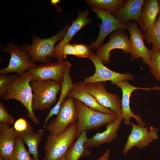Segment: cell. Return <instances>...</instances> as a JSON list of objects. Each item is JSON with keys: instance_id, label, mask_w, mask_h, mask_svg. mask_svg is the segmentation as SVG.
I'll return each mask as SVG.
<instances>
[{"instance_id": "obj_6", "label": "cell", "mask_w": 160, "mask_h": 160, "mask_svg": "<svg viewBox=\"0 0 160 160\" xmlns=\"http://www.w3.org/2000/svg\"><path fill=\"white\" fill-rule=\"evenodd\" d=\"M1 49L3 52L10 54V58L8 66L0 69V74L15 73L20 76L37 65L31 61L25 51L12 43H10L6 47L1 48Z\"/></svg>"}, {"instance_id": "obj_35", "label": "cell", "mask_w": 160, "mask_h": 160, "mask_svg": "<svg viewBox=\"0 0 160 160\" xmlns=\"http://www.w3.org/2000/svg\"><path fill=\"white\" fill-rule=\"evenodd\" d=\"M60 2V0H50V3L51 4L55 5L59 3Z\"/></svg>"}, {"instance_id": "obj_9", "label": "cell", "mask_w": 160, "mask_h": 160, "mask_svg": "<svg viewBox=\"0 0 160 160\" xmlns=\"http://www.w3.org/2000/svg\"><path fill=\"white\" fill-rule=\"evenodd\" d=\"M69 63L68 61L58 59L55 63L37 65L28 71L31 82L52 80L62 83L65 69Z\"/></svg>"}, {"instance_id": "obj_17", "label": "cell", "mask_w": 160, "mask_h": 160, "mask_svg": "<svg viewBox=\"0 0 160 160\" xmlns=\"http://www.w3.org/2000/svg\"><path fill=\"white\" fill-rule=\"evenodd\" d=\"M123 119L122 111L119 112L115 120L107 125L106 129L101 133L97 132L92 138L87 140L85 146L98 147L106 143H110L113 141L117 136L118 129Z\"/></svg>"}, {"instance_id": "obj_26", "label": "cell", "mask_w": 160, "mask_h": 160, "mask_svg": "<svg viewBox=\"0 0 160 160\" xmlns=\"http://www.w3.org/2000/svg\"><path fill=\"white\" fill-rule=\"evenodd\" d=\"M145 40L160 50V12L156 22L143 33Z\"/></svg>"}, {"instance_id": "obj_14", "label": "cell", "mask_w": 160, "mask_h": 160, "mask_svg": "<svg viewBox=\"0 0 160 160\" xmlns=\"http://www.w3.org/2000/svg\"><path fill=\"white\" fill-rule=\"evenodd\" d=\"M116 85L120 88L122 91L121 100V111L124 123L127 126H131L130 119H135L138 125L145 127L146 123L144 122L140 116L134 114L131 109L130 105V98L132 93L135 90H143L150 91L152 90H160L159 87L156 86L151 87H138L134 86L128 82L124 80L119 82Z\"/></svg>"}, {"instance_id": "obj_33", "label": "cell", "mask_w": 160, "mask_h": 160, "mask_svg": "<svg viewBox=\"0 0 160 160\" xmlns=\"http://www.w3.org/2000/svg\"><path fill=\"white\" fill-rule=\"evenodd\" d=\"M30 124L25 119L21 117L15 121L13 127L17 132H22L28 129Z\"/></svg>"}, {"instance_id": "obj_23", "label": "cell", "mask_w": 160, "mask_h": 160, "mask_svg": "<svg viewBox=\"0 0 160 160\" xmlns=\"http://www.w3.org/2000/svg\"><path fill=\"white\" fill-rule=\"evenodd\" d=\"M71 66V64L69 62L65 71L59 100L54 107L50 110L46 117L43 127L44 129H45L47 122L49 119L53 115L57 116V115L62 103L67 97L68 94L73 87L74 83L70 74Z\"/></svg>"}, {"instance_id": "obj_32", "label": "cell", "mask_w": 160, "mask_h": 160, "mask_svg": "<svg viewBox=\"0 0 160 160\" xmlns=\"http://www.w3.org/2000/svg\"><path fill=\"white\" fill-rule=\"evenodd\" d=\"M72 55L78 57V55L72 44L69 42L65 44L63 47L60 59L66 58L67 55Z\"/></svg>"}, {"instance_id": "obj_4", "label": "cell", "mask_w": 160, "mask_h": 160, "mask_svg": "<svg viewBox=\"0 0 160 160\" xmlns=\"http://www.w3.org/2000/svg\"><path fill=\"white\" fill-rule=\"evenodd\" d=\"M77 137L76 122L70 124L61 134L47 136L44 147L45 155L42 160H57L62 157Z\"/></svg>"}, {"instance_id": "obj_8", "label": "cell", "mask_w": 160, "mask_h": 160, "mask_svg": "<svg viewBox=\"0 0 160 160\" xmlns=\"http://www.w3.org/2000/svg\"><path fill=\"white\" fill-rule=\"evenodd\" d=\"M125 30L119 29L113 31L110 34L108 42L97 48L95 54L103 64H108L111 62V52L112 50L120 49L125 54H131L129 38Z\"/></svg>"}, {"instance_id": "obj_24", "label": "cell", "mask_w": 160, "mask_h": 160, "mask_svg": "<svg viewBox=\"0 0 160 160\" xmlns=\"http://www.w3.org/2000/svg\"><path fill=\"white\" fill-rule=\"evenodd\" d=\"M87 139L86 131H83L68 150L66 160H79L81 157L88 155L90 152L84 145Z\"/></svg>"}, {"instance_id": "obj_16", "label": "cell", "mask_w": 160, "mask_h": 160, "mask_svg": "<svg viewBox=\"0 0 160 160\" xmlns=\"http://www.w3.org/2000/svg\"><path fill=\"white\" fill-rule=\"evenodd\" d=\"M86 84L83 81L74 83L68 97L78 100L87 106L98 111L108 114H115L110 109L100 105L95 98L87 92Z\"/></svg>"}, {"instance_id": "obj_36", "label": "cell", "mask_w": 160, "mask_h": 160, "mask_svg": "<svg viewBox=\"0 0 160 160\" xmlns=\"http://www.w3.org/2000/svg\"><path fill=\"white\" fill-rule=\"evenodd\" d=\"M57 160H66V153L62 157Z\"/></svg>"}, {"instance_id": "obj_34", "label": "cell", "mask_w": 160, "mask_h": 160, "mask_svg": "<svg viewBox=\"0 0 160 160\" xmlns=\"http://www.w3.org/2000/svg\"><path fill=\"white\" fill-rule=\"evenodd\" d=\"M110 151L107 150L103 155L97 160H109Z\"/></svg>"}, {"instance_id": "obj_31", "label": "cell", "mask_w": 160, "mask_h": 160, "mask_svg": "<svg viewBox=\"0 0 160 160\" xmlns=\"http://www.w3.org/2000/svg\"><path fill=\"white\" fill-rule=\"evenodd\" d=\"M73 44L78 55V57H89L92 52V49L89 45L82 44Z\"/></svg>"}, {"instance_id": "obj_15", "label": "cell", "mask_w": 160, "mask_h": 160, "mask_svg": "<svg viewBox=\"0 0 160 160\" xmlns=\"http://www.w3.org/2000/svg\"><path fill=\"white\" fill-rule=\"evenodd\" d=\"M86 88L87 92L102 106L110 108L117 115L121 111V100L119 96L107 91L102 82L86 84Z\"/></svg>"}, {"instance_id": "obj_19", "label": "cell", "mask_w": 160, "mask_h": 160, "mask_svg": "<svg viewBox=\"0 0 160 160\" xmlns=\"http://www.w3.org/2000/svg\"><path fill=\"white\" fill-rule=\"evenodd\" d=\"M89 11H79L77 18L72 22L63 39L54 47L56 58L60 59L62 48L66 43L69 42L76 33L82 28L92 20L88 18Z\"/></svg>"}, {"instance_id": "obj_3", "label": "cell", "mask_w": 160, "mask_h": 160, "mask_svg": "<svg viewBox=\"0 0 160 160\" xmlns=\"http://www.w3.org/2000/svg\"><path fill=\"white\" fill-rule=\"evenodd\" d=\"M74 100L77 113V137L83 131L96 129L111 123L116 118L117 115L98 111L78 100Z\"/></svg>"}, {"instance_id": "obj_27", "label": "cell", "mask_w": 160, "mask_h": 160, "mask_svg": "<svg viewBox=\"0 0 160 160\" xmlns=\"http://www.w3.org/2000/svg\"><path fill=\"white\" fill-rule=\"evenodd\" d=\"M150 71L154 77L160 81V50L153 46L150 50Z\"/></svg>"}, {"instance_id": "obj_1", "label": "cell", "mask_w": 160, "mask_h": 160, "mask_svg": "<svg viewBox=\"0 0 160 160\" xmlns=\"http://www.w3.org/2000/svg\"><path fill=\"white\" fill-rule=\"evenodd\" d=\"M31 82V77L27 71L20 75L9 86L6 94L0 98L5 101L15 99L20 102L27 111L26 117L37 124L40 122L32 108L33 92Z\"/></svg>"}, {"instance_id": "obj_5", "label": "cell", "mask_w": 160, "mask_h": 160, "mask_svg": "<svg viewBox=\"0 0 160 160\" xmlns=\"http://www.w3.org/2000/svg\"><path fill=\"white\" fill-rule=\"evenodd\" d=\"M61 85L62 83L52 80L31 82L33 110L45 111L51 108L57 101Z\"/></svg>"}, {"instance_id": "obj_29", "label": "cell", "mask_w": 160, "mask_h": 160, "mask_svg": "<svg viewBox=\"0 0 160 160\" xmlns=\"http://www.w3.org/2000/svg\"><path fill=\"white\" fill-rule=\"evenodd\" d=\"M20 76L17 74L9 75L0 74V97L6 93L9 86Z\"/></svg>"}, {"instance_id": "obj_2", "label": "cell", "mask_w": 160, "mask_h": 160, "mask_svg": "<svg viewBox=\"0 0 160 160\" xmlns=\"http://www.w3.org/2000/svg\"><path fill=\"white\" fill-rule=\"evenodd\" d=\"M69 27V25H66L56 34L47 39H42L34 36L31 45L19 47L27 52L30 60L34 63L38 61L51 63V59L56 58L54 45L64 37Z\"/></svg>"}, {"instance_id": "obj_18", "label": "cell", "mask_w": 160, "mask_h": 160, "mask_svg": "<svg viewBox=\"0 0 160 160\" xmlns=\"http://www.w3.org/2000/svg\"><path fill=\"white\" fill-rule=\"evenodd\" d=\"M17 136L13 127L0 123V158L11 160Z\"/></svg>"}, {"instance_id": "obj_37", "label": "cell", "mask_w": 160, "mask_h": 160, "mask_svg": "<svg viewBox=\"0 0 160 160\" xmlns=\"http://www.w3.org/2000/svg\"><path fill=\"white\" fill-rule=\"evenodd\" d=\"M0 160H5L1 158H0Z\"/></svg>"}, {"instance_id": "obj_25", "label": "cell", "mask_w": 160, "mask_h": 160, "mask_svg": "<svg viewBox=\"0 0 160 160\" xmlns=\"http://www.w3.org/2000/svg\"><path fill=\"white\" fill-rule=\"evenodd\" d=\"M85 1L92 8L108 11L114 15L125 4L127 0H88Z\"/></svg>"}, {"instance_id": "obj_20", "label": "cell", "mask_w": 160, "mask_h": 160, "mask_svg": "<svg viewBox=\"0 0 160 160\" xmlns=\"http://www.w3.org/2000/svg\"><path fill=\"white\" fill-rule=\"evenodd\" d=\"M144 1L145 0H127L125 4L114 16L125 24L131 20L138 23Z\"/></svg>"}, {"instance_id": "obj_28", "label": "cell", "mask_w": 160, "mask_h": 160, "mask_svg": "<svg viewBox=\"0 0 160 160\" xmlns=\"http://www.w3.org/2000/svg\"><path fill=\"white\" fill-rule=\"evenodd\" d=\"M11 160H34L25 147L24 142L17 136L12 157Z\"/></svg>"}, {"instance_id": "obj_13", "label": "cell", "mask_w": 160, "mask_h": 160, "mask_svg": "<svg viewBox=\"0 0 160 160\" xmlns=\"http://www.w3.org/2000/svg\"><path fill=\"white\" fill-rule=\"evenodd\" d=\"M98 18L102 20L100 25V31L98 36L94 41L89 45L91 49H97L109 34L113 31L119 29H127V25L116 18L109 11L96 8H91Z\"/></svg>"}, {"instance_id": "obj_11", "label": "cell", "mask_w": 160, "mask_h": 160, "mask_svg": "<svg viewBox=\"0 0 160 160\" xmlns=\"http://www.w3.org/2000/svg\"><path fill=\"white\" fill-rule=\"evenodd\" d=\"M137 23L136 21L132 23L130 21L126 24L129 33L131 60H133L141 58L144 63L150 68L151 65L150 50L145 44L143 33L139 28Z\"/></svg>"}, {"instance_id": "obj_30", "label": "cell", "mask_w": 160, "mask_h": 160, "mask_svg": "<svg viewBox=\"0 0 160 160\" xmlns=\"http://www.w3.org/2000/svg\"><path fill=\"white\" fill-rule=\"evenodd\" d=\"M14 122L12 116L9 114L5 109L3 103L0 102V123L10 126Z\"/></svg>"}, {"instance_id": "obj_12", "label": "cell", "mask_w": 160, "mask_h": 160, "mask_svg": "<svg viewBox=\"0 0 160 160\" xmlns=\"http://www.w3.org/2000/svg\"><path fill=\"white\" fill-rule=\"evenodd\" d=\"M131 132L129 135L123 151V153L126 155L134 147L142 149L145 148L158 139V129L150 126L149 130L148 127H145L131 123Z\"/></svg>"}, {"instance_id": "obj_22", "label": "cell", "mask_w": 160, "mask_h": 160, "mask_svg": "<svg viewBox=\"0 0 160 160\" xmlns=\"http://www.w3.org/2000/svg\"><path fill=\"white\" fill-rule=\"evenodd\" d=\"M45 130L43 128L40 129L38 132H35L30 124L26 130L20 132H16L17 136L28 146L29 152L32 155L34 160H39L38 147L44 135Z\"/></svg>"}, {"instance_id": "obj_7", "label": "cell", "mask_w": 160, "mask_h": 160, "mask_svg": "<svg viewBox=\"0 0 160 160\" xmlns=\"http://www.w3.org/2000/svg\"><path fill=\"white\" fill-rule=\"evenodd\" d=\"M77 113L74 100L67 97L62 103L56 117L47 125L45 129L51 135L63 133L71 124L76 122Z\"/></svg>"}, {"instance_id": "obj_21", "label": "cell", "mask_w": 160, "mask_h": 160, "mask_svg": "<svg viewBox=\"0 0 160 160\" xmlns=\"http://www.w3.org/2000/svg\"><path fill=\"white\" fill-rule=\"evenodd\" d=\"M160 12V0H145L139 23L143 33L157 20Z\"/></svg>"}, {"instance_id": "obj_10", "label": "cell", "mask_w": 160, "mask_h": 160, "mask_svg": "<svg viewBox=\"0 0 160 160\" xmlns=\"http://www.w3.org/2000/svg\"><path fill=\"white\" fill-rule=\"evenodd\" d=\"M89 58L94 64L95 71L92 76L84 79L83 81L86 84L110 81L112 84L116 85L121 81L131 80L134 79V76L130 73H121L113 71L106 67L93 51Z\"/></svg>"}]
</instances>
